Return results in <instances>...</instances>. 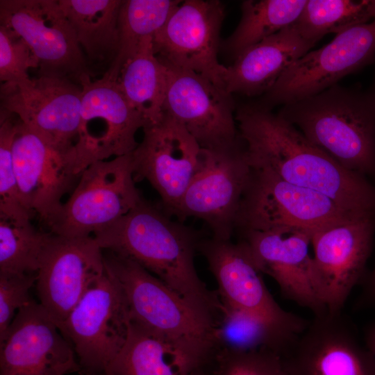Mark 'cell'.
<instances>
[{
    "label": "cell",
    "mask_w": 375,
    "mask_h": 375,
    "mask_svg": "<svg viewBox=\"0 0 375 375\" xmlns=\"http://www.w3.org/2000/svg\"><path fill=\"white\" fill-rule=\"evenodd\" d=\"M235 119L251 167L319 192L347 211L375 214V185L342 166L278 114L259 103L244 104Z\"/></svg>",
    "instance_id": "1"
},
{
    "label": "cell",
    "mask_w": 375,
    "mask_h": 375,
    "mask_svg": "<svg viewBox=\"0 0 375 375\" xmlns=\"http://www.w3.org/2000/svg\"><path fill=\"white\" fill-rule=\"evenodd\" d=\"M93 237L102 250L139 264L215 325L222 303L196 270L194 255L203 238L197 231L171 219L164 210L142 199Z\"/></svg>",
    "instance_id": "2"
},
{
    "label": "cell",
    "mask_w": 375,
    "mask_h": 375,
    "mask_svg": "<svg viewBox=\"0 0 375 375\" xmlns=\"http://www.w3.org/2000/svg\"><path fill=\"white\" fill-rule=\"evenodd\" d=\"M344 167L375 179V94L334 85L278 113Z\"/></svg>",
    "instance_id": "3"
},
{
    "label": "cell",
    "mask_w": 375,
    "mask_h": 375,
    "mask_svg": "<svg viewBox=\"0 0 375 375\" xmlns=\"http://www.w3.org/2000/svg\"><path fill=\"white\" fill-rule=\"evenodd\" d=\"M103 259L123 292L131 322L162 338L199 366L211 362L215 351L211 324L139 264L110 251Z\"/></svg>",
    "instance_id": "4"
},
{
    "label": "cell",
    "mask_w": 375,
    "mask_h": 375,
    "mask_svg": "<svg viewBox=\"0 0 375 375\" xmlns=\"http://www.w3.org/2000/svg\"><path fill=\"white\" fill-rule=\"evenodd\" d=\"M135 182L132 153L92 163L48 226L50 232L66 238L93 236L142 201Z\"/></svg>",
    "instance_id": "5"
},
{
    "label": "cell",
    "mask_w": 375,
    "mask_h": 375,
    "mask_svg": "<svg viewBox=\"0 0 375 375\" xmlns=\"http://www.w3.org/2000/svg\"><path fill=\"white\" fill-rule=\"evenodd\" d=\"M356 213L328 197L281 178L270 171L251 167L235 220V231L278 228L315 230Z\"/></svg>",
    "instance_id": "6"
},
{
    "label": "cell",
    "mask_w": 375,
    "mask_h": 375,
    "mask_svg": "<svg viewBox=\"0 0 375 375\" xmlns=\"http://www.w3.org/2000/svg\"><path fill=\"white\" fill-rule=\"evenodd\" d=\"M129 324L123 292L106 269L69 313L62 333L73 345L82 370L105 375L126 340Z\"/></svg>",
    "instance_id": "7"
},
{
    "label": "cell",
    "mask_w": 375,
    "mask_h": 375,
    "mask_svg": "<svg viewBox=\"0 0 375 375\" xmlns=\"http://www.w3.org/2000/svg\"><path fill=\"white\" fill-rule=\"evenodd\" d=\"M0 25L19 35L38 62V76L80 85L92 76L71 23L58 0H1Z\"/></svg>",
    "instance_id": "8"
},
{
    "label": "cell",
    "mask_w": 375,
    "mask_h": 375,
    "mask_svg": "<svg viewBox=\"0 0 375 375\" xmlns=\"http://www.w3.org/2000/svg\"><path fill=\"white\" fill-rule=\"evenodd\" d=\"M375 62V19L336 34L329 43L294 62L263 94L269 108L317 94L345 76Z\"/></svg>",
    "instance_id": "9"
},
{
    "label": "cell",
    "mask_w": 375,
    "mask_h": 375,
    "mask_svg": "<svg viewBox=\"0 0 375 375\" xmlns=\"http://www.w3.org/2000/svg\"><path fill=\"white\" fill-rule=\"evenodd\" d=\"M375 214L364 213L326 224L312 235L318 292L329 312H340L362 278L370 256Z\"/></svg>",
    "instance_id": "10"
},
{
    "label": "cell",
    "mask_w": 375,
    "mask_h": 375,
    "mask_svg": "<svg viewBox=\"0 0 375 375\" xmlns=\"http://www.w3.org/2000/svg\"><path fill=\"white\" fill-rule=\"evenodd\" d=\"M142 141L132 152L135 181L147 180L160 196L163 209L176 217L189 185L199 172L203 149L175 119L164 112L143 128Z\"/></svg>",
    "instance_id": "11"
},
{
    "label": "cell",
    "mask_w": 375,
    "mask_h": 375,
    "mask_svg": "<svg viewBox=\"0 0 375 375\" xmlns=\"http://www.w3.org/2000/svg\"><path fill=\"white\" fill-rule=\"evenodd\" d=\"M224 17L220 1H182L153 37L156 56L167 65L194 72L224 89L227 67L217 58Z\"/></svg>",
    "instance_id": "12"
},
{
    "label": "cell",
    "mask_w": 375,
    "mask_h": 375,
    "mask_svg": "<svg viewBox=\"0 0 375 375\" xmlns=\"http://www.w3.org/2000/svg\"><path fill=\"white\" fill-rule=\"evenodd\" d=\"M92 78L85 77L81 83V124L76 145L80 173L94 162L132 153L138 144L137 132L146 126L117 81Z\"/></svg>",
    "instance_id": "13"
},
{
    "label": "cell",
    "mask_w": 375,
    "mask_h": 375,
    "mask_svg": "<svg viewBox=\"0 0 375 375\" xmlns=\"http://www.w3.org/2000/svg\"><path fill=\"white\" fill-rule=\"evenodd\" d=\"M12 153L22 203L49 226L60 210L62 197L80 178L77 152L59 148L19 119Z\"/></svg>",
    "instance_id": "14"
},
{
    "label": "cell",
    "mask_w": 375,
    "mask_h": 375,
    "mask_svg": "<svg viewBox=\"0 0 375 375\" xmlns=\"http://www.w3.org/2000/svg\"><path fill=\"white\" fill-rule=\"evenodd\" d=\"M251 172L243 144L230 150L203 149L201 169L183 197L178 221L199 218L208 226L212 238L231 240Z\"/></svg>",
    "instance_id": "15"
},
{
    "label": "cell",
    "mask_w": 375,
    "mask_h": 375,
    "mask_svg": "<svg viewBox=\"0 0 375 375\" xmlns=\"http://www.w3.org/2000/svg\"><path fill=\"white\" fill-rule=\"evenodd\" d=\"M165 65L167 85L163 112L178 122L202 149L241 147L231 94L199 74Z\"/></svg>",
    "instance_id": "16"
},
{
    "label": "cell",
    "mask_w": 375,
    "mask_h": 375,
    "mask_svg": "<svg viewBox=\"0 0 375 375\" xmlns=\"http://www.w3.org/2000/svg\"><path fill=\"white\" fill-rule=\"evenodd\" d=\"M198 251L217 281L222 304L260 317L295 337L308 326L310 322L276 301L241 241L203 238Z\"/></svg>",
    "instance_id": "17"
},
{
    "label": "cell",
    "mask_w": 375,
    "mask_h": 375,
    "mask_svg": "<svg viewBox=\"0 0 375 375\" xmlns=\"http://www.w3.org/2000/svg\"><path fill=\"white\" fill-rule=\"evenodd\" d=\"M105 270L103 250L93 236L66 238L51 233L35 286L39 303L61 332L69 313Z\"/></svg>",
    "instance_id": "18"
},
{
    "label": "cell",
    "mask_w": 375,
    "mask_h": 375,
    "mask_svg": "<svg viewBox=\"0 0 375 375\" xmlns=\"http://www.w3.org/2000/svg\"><path fill=\"white\" fill-rule=\"evenodd\" d=\"M82 88L73 81L38 76L22 83H3L1 108L66 151L76 150L81 124Z\"/></svg>",
    "instance_id": "19"
},
{
    "label": "cell",
    "mask_w": 375,
    "mask_h": 375,
    "mask_svg": "<svg viewBox=\"0 0 375 375\" xmlns=\"http://www.w3.org/2000/svg\"><path fill=\"white\" fill-rule=\"evenodd\" d=\"M286 375H375V358L344 315H314L281 356Z\"/></svg>",
    "instance_id": "20"
},
{
    "label": "cell",
    "mask_w": 375,
    "mask_h": 375,
    "mask_svg": "<svg viewBox=\"0 0 375 375\" xmlns=\"http://www.w3.org/2000/svg\"><path fill=\"white\" fill-rule=\"evenodd\" d=\"M239 233L255 265L276 282L284 297L314 315L327 312L309 252L312 231L287 227Z\"/></svg>",
    "instance_id": "21"
},
{
    "label": "cell",
    "mask_w": 375,
    "mask_h": 375,
    "mask_svg": "<svg viewBox=\"0 0 375 375\" xmlns=\"http://www.w3.org/2000/svg\"><path fill=\"white\" fill-rule=\"evenodd\" d=\"M70 341L34 300L21 308L0 342V375H65L81 372Z\"/></svg>",
    "instance_id": "22"
},
{
    "label": "cell",
    "mask_w": 375,
    "mask_h": 375,
    "mask_svg": "<svg viewBox=\"0 0 375 375\" xmlns=\"http://www.w3.org/2000/svg\"><path fill=\"white\" fill-rule=\"evenodd\" d=\"M294 24L249 47L227 67L224 81L229 94L266 93L280 76L315 46Z\"/></svg>",
    "instance_id": "23"
},
{
    "label": "cell",
    "mask_w": 375,
    "mask_h": 375,
    "mask_svg": "<svg viewBox=\"0 0 375 375\" xmlns=\"http://www.w3.org/2000/svg\"><path fill=\"white\" fill-rule=\"evenodd\" d=\"M71 23L92 77H102L119 46V13L123 0H58Z\"/></svg>",
    "instance_id": "24"
},
{
    "label": "cell",
    "mask_w": 375,
    "mask_h": 375,
    "mask_svg": "<svg viewBox=\"0 0 375 375\" xmlns=\"http://www.w3.org/2000/svg\"><path fill=\"white\" fill-rule=\"evenodd\" d=\"M200 368L168 342L130 321L126 340L105 375H188Z\"/></svg>",
    "instance_id": "25"
},
{
    "label": "cell",
    "mask_w": 375,
    "mask_h": 375,
    "mask_svg": "<svg viewBox=\"0 0 375 375\" xmlns=\"http://www.w3.org/2000/svg\"><path fill=\"white\" fill-rule=\"evenodd\" d=\"M152 39L150 36L142 40L117 80L125 98L142 115L146 126L156 124L162 117L167 85V68L156 56Z\"/></svg>",
    "instance_id": "26"
},
{
    "label": "cell",
    "mask_w": 375,
    "mask_h": 375,
    "mask_svg": "<svg viewBox=\"0 0 375 375\" xmlns=\"http://www.w3.org/2000/svg\"><path fill=\"white\" fill-rule=\"evenodd\" d=\"M297 337L260 317L222 303L213 332L215 353L269 350L281 356Z\"/></svg>",
    "instance_id": "27"
},
{
    "label": "cell",
    "mask_w": 375,
    "mask_h": 375,
    "mask_svg": "<svg viewBox=\"0 0 375 375\" xmlns=\"http://www.w3.org/2000/svg\"><path fill=\"white\" fill-rule=\"evenodd\" d=\"M307 0H246L240 21L224 42L225 51L235 59L249 47L294 24Z\"/></svg>",
    "instance_id": "28"
},
{
    "label": "cell",
    "mask_w": 375,
    "mask_h": 375,
    "mask_svg": "<svg viewBox=\"0 0 375 375\" xmlns=\"http://www.w3.org/2000/svg\"><path fill=\"white\" fill-rule=\"evenodd\" d=\"M181 2L180 0H123L118 20V52L102 77L117 81L121 69L135 54L142 40L153 37Z\"/></svg>",
    "instance_id": "29"
},
{
    "label": "cell",
    "mask_w": 375,
    "mask_h": 375,
    "mask_svg": "<svg viewBox=\"0 0 375 375\" xmlns=\"http://www.w3.org/2000/svg\"><path fill=\"white\" fill-rule=\"evenodd\" d=\"M374 19L375 0H307L294 24L304 39L315 44L326 34Z\"/></svg>",
    "instance_id": "30"
},
{
    "label": "cell",
    "mask_w": 375,
    "mask_h": 375,
    "mask_svg": "<svg viewBox=\"0 0 375 375\" xmlns=\"http://www.w3.org/2000/svg\"><path fill=\"white\" fill-rule=\"evenodd\" d=\"M51 235L38 231L31 221L0 216V272L37 274Z\"/></svg>",
    "instance_id": "31"
},
{
    "label": "cell",
    "mask_w": 375,
    "mask_h": 375,
    "mask_svg": "<svg viewBox=\"0 0 375 375\" xmlns=\"http://www.w3.org/2000/svg\"><path fill=\"white\" fill-rule=\"evenodd\" d=\"M19 117L0 109V216L31 221L32 214L24 206L13 163V144Z\"/></svg>",
    "instance_id": "32"
},
{
    "label": "cell",
    "mask_w": 375,
    "mask_h": 375,
    "mask_svg": "<svg viewBox=\"0 0 375 375\" xmlns=\"http://www.w3.org/2000/svg\"><path fill=\"white\" fill-rule=\"evenodd\" d=\"M210 365L212 375H286L281 356L269 350L217 352Z\"/></svg>",
    "instance_id": "33"
},
{
    "label": "cell",
    "mask_w": 375,
    "mask_h": 375,
    "mask_svg": "<svg viewBox=\"0 0 375 375\" xmlns=\"http://www.w3.org/2000/svg\"><path fill=\"white\" fill-rule=\"evenodd\" d=\"M38 69V62L29 46L16 33L0 25V80L3 83L28 81V70Z\"/></svg>",
    "instance_id": "34"
},
{
    "label": "cell",
    "mask_w": 375,
    "mask_h": 375,
    "mask_svg": "<svg viewBox=\"0 0 375 375\" xmlns=\"http://www.w3.org/2000/svg\"><path fill=\"white\" fill-rule=\"evenodd\" d=\"M35 282L36 274L0 272V342L17 312L33 301L30 290Z\"/></svg>",
    "instance_id": "35"
},
{
    "label": "cell",
    "mask_w": 375,
    "mask_h": 375,
    "mask_svg": "<svg viewBox=\"0 0 375 375\" xmlns=\"http://www.w3.org/2000/svg\"><path fill=\"white\" fill-rule=\"evenodd\" d=\"M359 305H375V267L365 281Z\"/></svg>",
    "instance_id": "36"
},
{
    "label": "cell",
    "mask_w": 375,
    "mask_h": 375,
    "mask_svg": "<svg viewBox=\"0 0 375 375\" xmlns=\"http://www.w3.org/2000/svg\"><path fill=\"white\" fill-rule=\"evenodd\" d=\"M364 343L375 358V323L367 328L364 335Z\"/></svg>",
    "instance_id": "37"
},
{
    "label": "cell",
    "mask_w": 375,
    "mask_h": 375,
    "mask_svg": "<svg viewBox=\"0 0 375 375\" xmlns=\"http://www.w3.org/2000/svg\"><path fill=\"white\" fill-rule=\"evenodd\" d=\"M188 375H212L210 368L208 366L198 369Z\"/></svg>",
    "instance_id": "38"
},
{
    "label": "cell",
    "mask_w": 375,
    "mask_h": 375,
    "mask_svg": "<svg viewBox=\"0 0 375 375\" xmlns=\"http://www.w3.org/2000/svg\"><path fill=\"white\" fill-rule=\"evenodd\" d=\"M375 94V73L372 88L369 89Z\"/></svg>",
    "instance_id": "39"
},
{
    "label": "cell",
    "mask_w": 375,
    "mask_h": 375,
    "mask_svg": "<svg viewBox=\"0 0 375 375\" xmlns=\"http://www.w3.org/2000/svg\"><path fill=\"white\" fill-rule=\"evenodd\" d=\"M87 375H93V374H87Z\"/></svg>",
    "instance_id": "40"
}]
</instances>
